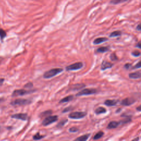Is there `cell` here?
<instances>
[{"mask_svg":"<svg viewBox=\"0 0 141 141\" xmlns=\"http://www.w3.org/2000/svg\"><path fill=\"white\" fill-rule=\"evenodd\" d=\"M63 71L62 68H55L45 72L43 74V78L45 79H50L57 76L58 74L61 73Z\"/></svg>","mask_w":141,"mask_h":141,"instance_id":"obj_1","label":"cell"},{"mask_svg":"<svg viewBox=\"0 0 141 141\" xmlns=\"http://www.w3.org/2000/svg\"><path fill=\"white\" fill-rule=\"evenodd\" d=\"M32 103V101L29 99L18 98L12 101L11 105L12 106H26L29 105Z\"/></svg>","mask_w":141,"mask_h":141,"instance_id":"obj_2","label":"cell"},{"mask_svg":"<svg viewBox=\"0 0 141 141\" xmlns=\"http://www.w3.org/2000/svg\"><path fill=\"white\" fill-rule=\"evenodd\" d=\"M36 89H31V90H26L24 89H16L14 90L12 93V97H17L19 96H23L25 95H27L31 94V93H34L36 92Z\"/></svg>","mask_w":141,"mask_h":141,"instance_id":"obj_3","label":"cell"},{"mask_svg":"<svg viewBox=\"0 0 141 141\" xmlns=\"http://www.w3.org/2000/svg\"><path fill=\"white\" fill-rule=\"evenodd\" d=\"M98 92L96 89L94 88H86L77 93L76 95V97L83 96V95H89L96 94Z\"/></svg>","mask_w":141,"mask_h":141,"instance_id":"obj_4","label":"cell"},{"mask_svg":"<svg viewBox=\"0 0 141 141\" xmlns=\"http://www.w3.org/2000/svg\"><path fill=\"white\" fill-rule=\"evenodd\" d=\"M86 112L84 111H74L70 113L68 115V117L71 119H81L86 116Z\"/></svg>","mask_w":141,"mask_h":141,"instance_id":"obj_5","label":"cell"},{"mask_svg":"<svg viewBox=\"0 0 141 141\" xmlns=\"http://www.w3.org/2000/svg\"><path fill=\"white\" fill-rule=\"evenodd\" d=\"M59 117L56 115H53V116H49L46 117L42 122V125L44 126H49L51 124L54 123V122H56Z\"/></svg>","mask_w":141,"mask_h":141,"instance_id":"obj_6","label":"cell"},{"mask_svg":"<svg viewBox=\"0 0 141 141\" xmlns=\"http://www.w3.org/2000/svg\"><path fill=\"white\" fill-rule=\"evenodd\" d=\"M83 67V63L82 62H78L74 63L71 65L67 66L66 67V70L67 71H72V70H76L81 69Z\"/></svg>","mask_w":141,"mask_h":141,"instance_id":"obj_7","label":"cell"},{"mask_svg":"<svg viewBox=\"0 0 141 141\" xmlns=\"http://www.w3.org/2000/svg\"><path fill=\"white\" fill-rule=\"evenodd\" d=\"M12 119L22 120V121H26L28 119V115L26 113H18L11 115Z\"/></svg>","mask_w":141,"mask_h":141,"instance_id":"obj_8","label":"cell"},{"mask_svg":"<svg viewBox=\"0 0 141 141\" xmlns=\"http://www.w3.org/2000/svg\"><path fill=\"white\" fill-rule=\"evenodd\" d=\"M136 102V100L132 97H130V98H126L124 99L121 101V104L125 106H130Z\"/></svg>","mask_w":141,"mask_h":141,"instance_id":"obj_9","label":"cell"},{"mask_svg":"<svg viewBox=\"0 0 141 141\" xmlns=\"http://www.w3.org/2000/svg\"><path fill=\"white\" fill-rule=\"evenodd\" d=\"M114 64L113 63L109 62L108 61H103L101 65V70H104L108 68H110L113 67Z\"/></svg>","mask_w":141,"mask_h":141,"instance_id":"obj_10","label":"cell"},{"mask_svg":"<svg viewBox=\"0 0 141 141\" xmlns=\"http://www.w3.org/2000/svg\"><path fill=\"white\" fill-rule=\"evenodd\" d=\"M86 87V85L84 84H76L74 85H73L72 86L71 88H70V90H78L79 89H81L84 88Z\"/></svg>","mask_w":141,"mask_h":141,"instance_id":"obj_11","label":"cell"},{"mask_svg":"<svg viewBox=\"0 0 141 141\" xmlns=\"http://www.w3.org/2000/svg\"><path fill=\"white\" fill-rule=\"evenodd\" d=\"M74 99V96L72 95H68V96L66 97L65 98L62 99L61 100L59 101L60 103H66L70 102V101H72Z\"/></svg>","mask_w":141,"mask_h":141,"instance_id":"obj_12","label":"cell"},{"mask_svg":"<svg viewBox=\"0 0 141 141\" xmlns=\"http://www.w3.org/2000/svg\"><path fill=\"white\" fill-rule=\"evenodd\" d=\"M118 101H119L116 100H106L105 101L104 104L107 106H113L117 104Z\"/></svg>","mask_w":141,"mask_h":141,"instance_id":"obj_13","label":"cell"},{"mask_svg":"<svg viewBox=\"0 0 141 141\" xmlns=\"http://www.w3.org/2000/svg\"><path fill=\"white\" fill-rule=\"evenodd\" d=\"M120 125L119 122L113 121H111L107 125V128L109 129H113V128H115L118 127Z\"/></svg>","mask_w":141,"mask_h":141,"instance_id":"obj_14","label":"cell"},{"mask_svg":"<svg viewBox=\"0 0 141 141\" xmlns=\"http://www.w3.org/2000/svg\"><path fill=\"white\" fill-rule=\"evenodd\" d=\"M107 40H108V39H107L106 38H98L95 39L93 41V44L94 45H98L102 43L107 41Z\"/></svg>","mask_w":141,"mask_h":141,"instance_id":"obj_15","label":"cell"},{"mask_svg":"<svg viewBox=\"0 0 141 141\" xmlns=\"http://www.w3.org/2000/svg\"><path fill=\"white\" fill-rule=\"evenodd\" d=\"M129 77L131 79H138L141 78V72H135L129 74Z\"/></svg>","mask_w":141,"mask_h":141,"instance_id":"obj_16","label":"cell"},{"mask_svg":"<svg viewBox=\"0 0 141 141\" xmlns=\"http://www.w3.org/2000/svg\"><path fill=\"white\" fill-rule=\"evenodd\" d=\"M90 136V133L84 134V135L81 136L79 137H78V138H77L76 139L74 140V141H86L89 138V137Z\"/></svg>","mask_w":141,"mask_h":141,"instance_id":"obj_17","label":"cell"},{"mask_svg":"<svg viewBox=\"0 0 141 141\" xmlns=\"http://www.w3.org/2000/svg\"><path fill=\"white\" fill-rule=\"evenodd\" d=\"M106 113V109L104 107H99L95 110V113L97 115H99L101 114H104Z\"/></svg>","mask_w":141,"mask_h":141,"instance_id":"obj_18","label":"cell"},{"mask_svg":"<svg viewBox=\"0 0 141 141\" xmlns=\"http://www.w3.org/2000/svg\"><path fill=\"white\" fill-rule=\"evenodd\" d=\"M45 137V135H41L39 132H37L36 134L33 136V138L34 140L37 141V140H41V139L44 138Z\"/></svg>","mask_w":141,"mask_h":141,"instance_id":"obj_19","label":"cell"},{"mask_svg":"<svg viewBox=\"0 0 141 141\" xmlns=\"http://www.w3.org/2000/svg\"><path fill=\"white\" fill-rule=\"evenodd\" d=\"M67 122H68L67 119H64V120H61V121H60L59 123H57V125H56V127L57 128H61L62 127H63V126L66 125V123H67Z\"/></svg>","mask_w":141,"mask_h":141,"instance_id":"obj_20","label":"cell"},{"mask_svg":"<svg viewBox=\"0 0 141 141\" xmlns=\"http://www.w3.org/2000/svg\"><path fill=\"white\" fill-rule=\"evenodd\" d=\"M6 36H7L6 32L2 29L0 28V39H1V42H3L4 39L6 38Z\"/></svg>","mask_w":141,"mask_h":141,"instance_id":"obj_21","label":"cell"},{"mask_svg":"<svg viewBox=\"0 0 141 141\" xmlns=\"http://www.w3.org/2000/svg\"><path fill=\"white\" fill-rule=\"evenodd\" d=\"M109 50L108 47H100L97 50V52L98 53H104Z\"/></svg>","mask_w":141,"mask_h":141,"instance_id":"obj_22","label":"cell"},{"mask_svg":"<svg viewBox=\"0 0 141 141\" xmlns=\"http://www.w3.org/2000/svg\"><path fill=\"white\" fill-rule=\"evenodd\" d=\"M53 114V111L51 110H46L40 114V117H45L46 116H49Z\"/></svg>","mask_w":141,"mask_h":141,"instance_id":"obj_23","label":"cell"},{"mask_svg":"<svg viewBox=\"0 0 141 141\" xmlns=\"http://www.w3.org/2000/svg\"><path fill=\"white\" fill-rule=\"evenodd\" d=\"M104 133L103 131H99L97 134H95V135L94 136V137H93V140H99V139L102 137L104 136Z\"/></svg>","mask_w":141,"mask_h":141,"instance_id":"obj_24","label":"cell"},{"mask_svg":"<svg viewBox=\"0 0 141 141\" xmlns=\"http://www.w3.org/2000/svg\"><path fill=\"white\" fill-rule=\"evenodd\" d=\"M131 121H132L131 118V116H129V117H127V118L125 119L121 120V121H119V123H120V125H123V124H126V123H129V122Z\"/></svg>","mask_w":141,"mask_h":141,"instance_id":"obj_25","label":"cell"},{"mask_svg":"<svg viewBox=\"0 0 141 141\" xmlns=\"http://www.w3.org/2000/svg\"><path fill=\"white\" fill-rule=\"evenodd\" d=\"M121 34H122V33L121 31H119V30L115 31V32H113L111 33L110 35V38L117 37V36H120V35H121Z\"/></svg>","mask_w":141,"mask_h":141,"instance_id":"obj_26","label":"cell"},{"mask_svg":"<svg viewBox=\"0 0 141 141\" xmlns=\"http://www.w3.org/2000/svg\"><path fill=\"white\" fill-rule=\"evenodd\" d=\"M128 1H130V0H111L110 1V3L113 4V5H117V4L125 2Z\"/></svg>","mask_w":141,"mask_h":141,"instance_id":"obj_27","label":"cell"},{"mask_svg":"<svg viewBox=\"0 0 141 141\" xmlns=\"http://www.w3.org/2000/svg\"><path fill=\"white\" fill-rule=\"evenodd\" d=\"M110 58L111 61H117V60H118V57L116 56V54L115 53H111L110 56Z\"/></svg>","mask_w":141,"mask_h":141,"instance_id":"obj_28","label":"cell"},{"mask_svg":"<svg viewBox=\"0 0 141 141\" xmlns=\"http://www.w3.org/2000/svg\"><path fill=\"white\" fill-rule=\"evenodd\" d=\"M79 131V129L76 127H70L69 129V132L70 133H75V132H78Z\"/></svg>","mask_w":141,"mask_h":141,"instance_id":"obj_29","label":"cell"},{"mask_svg":"<svg viewBox=\"0 0 141 141\" xmlns=\"http://www.w3.org/2000/svg\"><path fill=\"white\" fill-rule=\"evenodd\" d=\"M33 86H34V85H33V83L32 82H29L27 83L25 86H24V87L25 88H28V89H31L32 88Z\"/></svg>","mask_w":141,"mask_h":141,"instance_id":"obj_30","label":"cell"},{"mask_svg":"<svg viewBox=\"0 0 141 141\" xmlns=\"http://www.w3.org/2000/svg\"><path fill=\"white\" fill-rule=\"evenodd\" d=\"M132 55L134 57H138L141 55V53L138 50L134 51L132 53Z\"/></svg>","mask_w":141,"mask_h":141,"instance_id":"obj_31","label":"cell"},{"mask_svg":"<svg viewBox=\"0 0 141 141\" xmlns=\"http://www.w3.org/2000/svg\"><path fill=\"white\" fill-rule=\"evenodd\" d=\"M141 68V60L138 62L136 64V65H134L133 67H132V69H138V68Z\"/></svg>","mask_w":141,"mask_h":141,"instance_id":"obj_32","label":"cell"},{"mask_svg":"<svg viewBox=\"0 0 141 141\" xmlns=\"http://www.w3.org/2000/svg\"><path fill=\"white\" fill-rule=\"evenodd\" d=\"M72 109H73V107H72V106H69V107H66V108L64 109L63 110V111H62V113H67V112H68V111H71Z\"/></svg>","mask_w":141,"mask_h":141,"instance_id":"obj_33","label":"cell"},{"mask_svg":"<svg viewBox=\"0 0 141 141\" xmlns=\"http://www.w3.org/2000/svg\"><path fill=\"white\" fill-rule=\"evenodd\" d=\"M131 67V64L130 63H126V65L124 66V67L126 68V69H129Z\"/></svg>","mask_w":141,"mask_h":141,"instance_id":"obj_34","label":"cell"},{"mask_svg":"<svg viewBox=\"0 0 141 141\" xmlns=\"http://www.w3.org/2000/svg\"><path fill=\"white\" fill-rule=\"evenodd\" d=\"M136 46L137 47H138V48L141 49V40L139 41V42L137 44V45H136Z\"/></svg>","mask_w":141,"mask_h":141,"instance_id":"obj_35","label":"cell"},{"mask_svg":"<svg viewBox=\"0 0 141 141\" xmlns=\"http://www.w3.org/2000/svg\"><path fill=\"white\" fill-rule=\"evenodd\" d=\"M4 82H5V78H0V86L3 84Z\"/></svg>","mask_w":141,"mask_h":141,"instance_id":"obj_36","label":"cell"},{"mask_svg":"<svg viewBox=\"0 0 141 141\" xmlns=\"http://www.w3.org/2000/svg\"><path fill=\"white\" fill-rule=\"evenodd\" d=\"M136 29H137V30H138V31H141V23L139 24L137 26Z\"/></svg>","mask_w":141,"mask_h":141,"instance_id":"obj_37","label":"cell"},{"mask_svg":"<svg viewBox=\"0 0 141 141\" xmlns=\"http://www.w3.org/2000/svg\"><path fill=\"white\" fill-rule=\"evenodd\" d=\"M136 110H137L138 111H141V105L137 107H136Z\"/></svg>","mask_w":141,"mask_h":141,"instance_id":"obj_38","label":"cell"},{"mask_svg":"<svg viewBox=\"0 0 141 141\" xmlns=\"http://www.w3.org/2000/svg\"><path fill=\"white\" fill-rule=\"evenodd\" d=\"M5 99H4L3 98H0V104L2 103H3L5 101Z\"/></svg>","mask_w":141,"mask_h":141,"instance_id":"obj_39","label":"cell"},{"mask_svg":"<svg viewBox=\"0 0 141 141\" xmlns=\"http://www.w3.org/2000/svg\"><path fill=\"white\" fill-rule=\"evenodd\" d=\"M133 141H135V140H139V138H135V139H133Z\"/></svg>","mask_w":141,"mask_h":141,"instance_id":"obj_40","label":"cell"},{"mask_svg":"<svg viewBox=\"0 0 141 141\" xmlns=\"http://www.w3.org/2000/svg\"><path fill=\"white\" fill-rule=\"evenodd\" d=\"M1 63H2V59H0V65H1Z\"/></svg>","mask_w":141,"mask_h":141,"instance_id":"obj_41","label":"cell"},{"mask_svg":"<svg viewBox=\"0 0 141 141\" xmlns=\"http://www.w3.org/2000/svg\"><path fill=\"white\" fill-rule=\"evenodd\" d=\"M1 127L0 126V131H1Z\"/></svg>","mask_w":141,"mask_h":141,"instance_id":"obj_42","label":"cell"}]
</instances>
